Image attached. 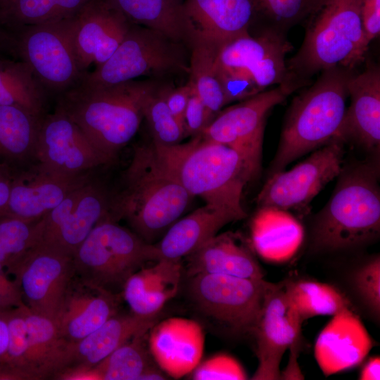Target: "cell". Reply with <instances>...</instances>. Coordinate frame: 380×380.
Returning a JSON list of instances; mask_svg holds the SVG:
<instances>
[{
  "instance_id": "6da1fadb",
  "label": "cell",
  "mask_w": 380,
  "mask_h": 380,
  "mask_svg": "<svg viewBox=\"0 0 380 380\" xmlns=\"http://www.w3.org/2000/svg\"><path fill=\"white\" fill-rule=\"evenodd\" d=\"M192 198L153 144L138 146L115 189L111 217L125 220L133 232L152 243L179 220Z\"/></svg>"
},
{
  "instance_id": "7a4b0ae2",
  "label": "cell",
  "mask_w": 380,
  "mask_h": 380,
  "mask_svg": "<svg viewBox=\"0 0 380 380\" xmlns=\"http://www.w3.org/2000/svg\"><path fill=\"white\" fill-rule=\"evenodd\" d=\"M153 145L189 195L200 197L234 221L246 217L243 191L255 177L236 151L201 136L169 147Z\"/></svg>"
},
{
  "instance_id": "3957f363",
  "label": "cell",
  "mask_w": 380,
  "mask_h": 380,
  "mask_svg": "<svg viewBox=\"0 0 380 380\" xmlns=\"http://www.w3.org/2000/svg\"><path fill=\"white\" fill-rule=\"evenodd\" d=\"M158 88L152 81L135 80L96 87L77 85L56 97L55 107L115 161L119 151L137 132L144 105Z\"/></svg>"
},
{
  "instance_id": "277c9868",
  "label": "cell",
  "mask_w": 380,
  "mask_h": 380,
  "mask_svg": "<svg viewBox=\"0 0 380 380\" xmlns=\"http://www.w3.org/2000/svg\"><path fill=\"white\" fill-rule=\"evenodd\" d=\"M379 167L372 162L343 167L334 192L315 219V248L336 251L376 239L380 232Z\"/></svg>"
},
{
  "instance_id": "5b68a950",
  "label": "cell",
  "mask_w": 380,
  "mask_h": 380,
  "mask_svg": "<svg viewBox=\"0 0 380 380\" xmlns=\"http://www.w3.org/2000/svg\"><path fill=\"white\" fill-rule=\"evenodd\" d=\"M351 70L341 65L325 69L315 82L294 98L270 165L271 175L337 139L346 110Z\"/></svg>"
},
{
  "instance_id": "8992f818",
  "label": "cell",
  "mask_w": 380,
  "mask_h": 380,
  "mask_svg": "<svg viewBox=\"0 0 380 380\" xmlns=\"http://www.w3.org/2000/svg\"><path fill=\"white\" fill-rule=\"evenodd\" d=\"M361 0H315L306 17L300 49L287 64L291 79L305 84L315 74L341 65L353 69L368 46L360 18Z\"/></svg>"
},
{
  "instance_id": "52a82bcc",
  "label": "cell",
  "mask_w": 380,
  "mask_h": 380,
  "mask_svg": "<svg viewBox=\"0 0 380 380\" xmlns=\"http://www.w3.org/2000/svg\"><path fill=\"white\" fill-rule=\"evenodd\" d=\"M110 217L99 222L72 255L74 274L115 294L148 262L159 260L153 243Z\"/></svg>"
},
{
  "instance_id": "ba28073f",
  "label": "cell",
  "mask_w": 380,
  "mask_h": 380,
  "mask_svg": "<svg viewBox=\"0 0 380 380\" xmlns=\"http://www.w3.org/2000/svg\"><path fill=\"white\" fill-rule=\"evenodd\" d=\"M179 70H189L181 43L132 23L111 56L94 71L86 72L78 85L109 86Z\"/></svg>"
},
{
  "instance_id": "9c48e42d",
  "label": "cell",
  "mask_w": 380,
  "mask_h": 380,
  "mask_svg": "<svg viewBox=\"0 0 380 380\" xmlns=\"http://www.w3.org/2000/svg\"><path fill=\"white\" fill-rule=\"evenodd\" d=\"M302 323L283 284L268 282L252 333L258 359L253 379H291L292 370L296 379H303L295 357Z\"/></svg>"
},
{
  "instance_id": "30bf717a",
  "label": "cell",
  "mask_w": 380,
  "mask_h": 380,
  "mask_svg": "<svg viewBox=\"0 0 380 380\" xmlns=\"http://www.w3.org/2000/svg\"><path fill=\"white\" fill-rule=\"evenodd\" d=\"M68 19L13 30L18 58L27 64L51 98L77 86L86 74L75 56Z\"/></svg>"
},
{
  "instance_id": "8fae6325",
  "label": "cell",
  "mask_w": 380,
  "mask_h": 380,
  "mask_svg": "<svg viewBox=\"0 0 380 380\" xmlns=\"http://www.w3.org/2000/svg\"><path fill=\"white\" fill-rule=\"evenodd\" d=\"M190 277V296L202 313L229 334H252L268 281L217 274Z\"/></svg>"
},
{
  "instance_id": "7c38bea8",
  "label": "cell",
  "mask_w": 380,
  "mask_h": 380,
  "mask_svg": "<svg viewBox=\"0 0 380 380\" xmlns=\"http://www.w3.org/2000/svg\"><path fill=\"white\" fill-rule=\"evenodd\" d=\"M100 170L43 217L39 243L72 256L94 227L111 217L115 189L99 175Z\"/></svg>"
},
{
  "instance_id": "4fadbf2b",
  "label": "cell",
  "mask_w": 380,
  "mask_h": 380,
  "mask_svg": "<svg viewBox=\"0 0 380 380\" xmlns=\"http://www.w3.org/2000/svg\"><path fill=\"white\" fill-rule=\"evenodd\" d=\"M302 86L300 82L289 80L227 107L215 117L200 136L236 151L255 177L261 166L267 113Z\"/></svg>"
},
{
  "instance_id": "5bb4252c",
  "label": "cell",
  "mask_w": 380,
  "mask_h": 380,
  "mask_svg": "<svg viewBox=\"0 0 380 380\" xmlns=\"http://www.w3.org/2000/svg\"><path fill=\"white\" fill-rule=\"evenodd\" d=\"M342 141L334 139L316 149L293 168L270 175L258 195L260 208L283 211L307 207L343 169Z\"/></svg>"
},
{
  "instance_id": "9a60e30c",
  "label": "cell",
  "mask_w": 380,
  "mask_h": 380,
  "mask_svg": "<svg viewBox=\"0 0 380 380\" xmlns=\"http://www.w3.org/2000/svg\"><path fill=\"white\" fill-rule=\"evenodd\" d=\"M6 270L30 310L53 321L74 274L72 256L37 243Z\"/></svg>"
},
{
  "instance_id": "2e32d148",
  "label": "cell",
  "mask_w": 380,
  "mask_h": 380,
  "mask_svg": "<svg viewBox=\"0 0 380 380\" xmlns=\"http://www.w3.org/2000/svg\"><path fill=\"white\" fill-rule=\"evenodd\" d=\"M36 160L48 170L68 176L89 173L114 162L56 107L42 120Z\"/></svg>"
},
{
  "instance_id": "e0dca14e",
  "label": "cell",
  "mask_w": 380,
  "mask_h": 380,
  "mask_svg": "<svg viewBox=\"0 0 380 380\" xmlns=\"http://www.w3.org/2000/svg\"><path fill=\"white\" fill-rule=\"evenodd\" d=\"M268 30L258 37L247 32L223 44L217 50L215 68L244 70L262 91L289 80L285 56L292 46L276 29Z\"/></svg>"
},
{
  "instance_id": "ac0fdd59",
  "label": "cell",
  "mask_w": 380,
  "mask_h": 380,
  "mask_svg": "<svg viewBox=\"0 0 380 380\" xmlns=\"http://www.w3.org/2000/svg\"><path fill=\"white\" fill-rule=\"evenodd\" d=\"M72 45L84 72L105 63L132 24L109 0H91L68 19Z\"/></svg>"
},
{
  "instance_id": "d6986e66",
  "label": "cell",
  "mask_w": 380,
  "mask_h": 380,
  "mask_svg": "<svg viewBox=\"0 0 380 380\" xmlns=\"http://www.w3.org/2000/svg\"><path fill=\"white\" fill-rule=\"evenodd\" d=\"M97 170L68 176L48 170L35 162L13 174L7 215L26 220H40Z\"/></svg>"
},
{
  "instance_id": "ffe728a7",
  "label": "cell",
  "mask_w": 380,
  "mask_h": 380,
  "mask_svg": "<svg viewBox=\"0 0 380 380\" xmlns=\"http://www.w3.org/2000/svg\"><path fill=\"white\" fill-rule=\"evenodd\" d=\"M122 298V294L110 293L73 274L53 322L61 336L75 343L118 314Z\"/></svg>"
},
{
  "instance_id": "44dd1931",
  "label": "cell",
  "mask_w": 380,
  "mask_h": 380,
  "mask_svg": "<svg viewBox=\"0 0 380 380\" xmlns=\"http://www.w3.org/2000/svg\"><path fill=\"white\" fill-rule=\"evenodd\" d=\"M204 333L196 321L170 317L157 322L148 331L147 345L156 364L168 376L179 379L201 362Z\"/></svg>"
},
{
  "instance_id": "7402d4cb",
  "label": "cell",
  "mask_w": 380,
  "mask_h": 380,
  "mask_svg": "<svg viewBox=\"0 0 380 380\" xmlns=\"http://www.w3.org/2000/svg\"><path fill=\"white\" fill-rule=\"evenodd\" d=\"M184 8L191 42L200 39L218 48L248 32L258 18L256 0H185Z\"/></svg>"
},
{
  "instance_id": "603a6c76",
  "label": "cell",
  "mask_w": 380,
  "mask_h": 380,
  "mask_svg": "<svg viewBox=\"0 0 380 380\" xmlns=\"http://www.w3.org/2000/svg\"><path fill=\"white\" fill-rule=\"evenodd\" d=\"M347 90L350 99L337 139H353L368 150L380 145V69L370 64L350 76Z\"/></svg>"
},
{
  "instance_id": "cb8c5ba5",
  "label": "cell",
  "mask_w": 380,
  "mask_h": 380,
  "mask_svg": "<svg viewBox=\"0 0 380 380\" xmlns=\"http://www.w3.org/2000/svg\"><path fill=\"white\" fill-rule=\"evenodd\" d=\"M159 316L160 312L148 316L132 312L125 315L118 312L91 334L75 343H70L67 365L64 369L96 366L134 337L147 333L158 321Z\"/></svg>"
},
{
  "instance_id": "d4e9b609",
  "label": "cell",
  "mask_w": 380,
  "mask_h": 380,
  "mask_svg": "<svg viewBox=\"0 0 380 380\" xmlns=\"http://www.w3.org/2000/svg\"><path fill=\"white\" fill-rule=\"evenodd\" d=\"M187 274H217L263 279L264 273L251 248L231 232L215 235L187 255Z\"/></svg>"
},
{
  "instance_id": "484cf974",
  "label": "cell",
  "mask_w": 380,
  "mask_h": 380,
  "mask_svg": "<svg viewBox=\"0 0 380 380\" xmlns=\"http://www.w3.org/2000/svg\"><path fill=\"white\" fill-rule=\"evenodd\" d=\"M27 329L25 374L27 380L53 379L67 365L70 343L55 322L22 305Z\"/></svg>"
},
{
  "instance_id": "4316f807",
  "label": "cell",
  "mask_w": 380,
  "mask_h": 380,
  "mask_svg": "<svg viewBox=\"0 0 380 380\" xmlns=\"http://www.w3.org/2000/svg\"><path fill=\"white\" fill-rule=\"evenodd\" d=\"M181 260L160 259L143 267L125 282L122 298L131 312L141 316L160 312L165 303L177 293L181 279Z\"/></svg>"
},
{
  "instance_id": "83f0119b",
  "label": "cell",
  "mask_w": 380,
  "mask_h": 380,
  "mask_svg": "<svg viewBox=\"0 0 380 380\" xmlns=\"http://www.w3.org/2000/svg\"><path fill=\"white\" fill-rule=\"evenodd\" d=\"M234 220L227 214L205 204L177 220L155 246L159 260H182Z\"/></svg>"
},
{
  "instance_id": "f1b7e54d",
  "label": "cell",
  "mask_w": 380,
  "mask_h": 380,
  "mask_svg": "<svg viewBox=\"0 0 380 380\" xmlns=\"http://www.w3.org/2000/svg\"><path fill=\"white\" fill-rule=\"evenodd\" d=\"M39 118L14 106H0V164L14 173L37 162Z\"/></svg>"
},
{
  "instance_id": "f546056e",
  "label": "cell",
  "mask_w": 380,
  "mask_h": 380,
  "mask_svg": "<svg viewBox=\"0 0 380 380\" xmlns=\"http://www.w3.org/2000/svg\"><path fill=\"white\" fill-rule=\"evenodd\" d=\"M132 23L181 43L191 42L185 0H109Z\"/></svg>"
},
{
  "instance_id": "4dcf8cb0",
  "label": "cell",
  "mask_w": 380,
  "mask_h": 380,
  "mask_svg": "<svg viewBox=\"0 0 380 380\" xmlns=\"http://www.w3.org/2000/svg\"><path fill=\"white\" fill-rule=\"evenodd\" d=\"M50 98L26 63L12 55H0V106L20 107L44 118Z\"/></svg>"
},
{
  "instance_id": "1f68e13d",
  "label": "cell",
  "mask_w": 380,
  "mask_h": 380,
  "mask_svg": "<svg viewBox=\"0 0 380 380\" xmlns=\"http://www.w3.org/2000/svg\"><path fill=\"white\" fill-rule=\"evenodd\" d=\"M273 219L261 208L252 223L253 246L264 258L272 260L286 258L299 245L301 229L283 210L273 209Z\"/></svg>"
},
{
  "instance_id": "d6a6232c",
  "label": "cell",
  "mask_w": 380,
  "mask_h": 380,
  "mask_svg": "<svg viewBox=\"0 0 380 380\" xmlns=\"http://www.w3.org/2000/svg\"><path fill=\"white\" fill-rule=\"evenodd\" d=\"M91 0H2L0 22L8 29L72 18Z\"/></svg>"
},
{
  "instance_id": "836d02e7",
  "label": "cell",
  "mask_w": 380,
  "mask_h": 380,
  "mask_svg": "<svg viewBox=\"0 0 380 380\" xmlns=\"http://www.w3.org/2000/svg\"><path fill=\"white\" fill-rule=\"evenodd\" d=\"M302 322L318 315H335L350 309V302L336 287L312 280L297 279L283 284Z\"/></svg>"
},
{
  "instance_id": "e575fe53",
  "label": "cell",
  "mask_w": 380,
  "mask_h": 380,
  "mask_svg": "<svg viewBox=\"0 0 380 380\" xmlns=\"http://www.w3.org/2000/svg\"><path fill=\"white\" fill-rule=\"evenodd\" d=\"M148 332L134 337L91 367L93 380H139L156 366L148 348Z\"/></svg>"
},
{
  "instance_id": "d590c367",
  "label": "cell",
  "mask_w": 380,
  "mask_h": 380,
  "mask_svg": "<svg viewBox=\"0 0 380 380\" xmlns=\"http://www.w3.org/2000/svg\"><path fill=\"white\" fill-rule=\"evenodd\" d=\"M190 46L189 80L213 120L226 106L215 70V61L219 48L200 39H194Z\"/></svg>"
},
{
  "instance_id": "8d00e7d4",
  "label": "cell",
  "mask_w": 380,
  "mask_h": 380,
  "mask_svg": "<svg viewBox=\"0 0 380 380\" xmlns=\"http://www.w3.org/2000/svg\"><path fill=\"white\" fill-rule=\"evenodd\" d=\"M43 217L26 220L9 215H0V264L11 267L40 240Z\"/></svg>"
},
{
  "instance_id": "74e56055",
  "label": "cell",
  "mask_w": 380,
  "mask_h": 380,
  "mask_svg": "<svg viewBox=\"0 0 380 380\" xmlns=\"http://www.w3.org/2000/svg\"><path fill=\"white\" fill-rule=\"evenodd\" d=\"M166 91V88H158L148 97L143 108V116L153 137V144L163 147L180 144L186 135L183 125L167 106Z\"/></svg>"
},
{
  "instance_id": "f35d334b",
  "label": "cell",
  "mask_w": 380,
  "mask_h": 380,
  "mask_svg": "<svg viewBox=\"0 0 380 380\" xmlns=\"http://www.w3.org/2000/svg\"><path fill=\"white\" fill-rule=\"evenodd\" d=\"M352 284L361 303L376 320L380 315V258L370 259L352 275Z\"/></svg>"
},
{
  "instance_id": "ab89813d",
  "label": "cell",
  "mask_w": 380,
  "mask_h": 380,
  "mask_svg": "<svg viewBox=\"0 0 380 380\" xmlns=\"http://www.w3.org/2000/svg\"><path fill=\"white\" fill-rule=\"evenodd\" d=\"M258 18L267 19L276 27H287L306 18L315 0H256Z\"/></svg>"
},
{
  "instance_id": "60d3db41",
  "label": "cell",
  "mask_w": 380,
  "mask_h": 380,
  "mask_svg": "<svg viewBox=\"0 0 380 380\" xmlns=\"http://www.w3.org/2000/svg\"><path fill=\"white\" fill-rule=\"evenodd\" d=\"M195 380H241L247 375L239 362L230 355L219 354L200 362L192 372Z\"/></svg>"
},
{
  "instance_id": "b9f144b4",
  "label": "cell",
  "mask_w": 380,
  "mask_h": 380,
  "mask_svg": "<svg viewBox=\"0 0 380 380\" xmlns=\"http://www.w3.org/2000/svg\"><path fill=\"white\" fill-rule=\"evenodd\" d=\"M215 70L226 105L246 100L262 91L244 70Z\"/></svg>"
},
{
  "instance_id": "7bdbcfd3",
  "label": "cell",
  "mask_w": 380,
  "mask_h": 380,
  "mask_svg": "<svg viewBox=\"0 0 380 380\" xmlns=\"http://www.w3.org/2000/svg\"><path fill=\"white\" fill-rule=\"evenodd\" d=\"M212 120L192 84L191 94L183 118L185 134L193 137L200 136Z\"/></svg>"
},
{
  "instance_id": "ee69618b",
  "label": "cell",
  "mask_w": 380,
  "mask_h": 380,
  "mask_svg": "<svg viewBox=\"0 0 380 380\" xmlns=\"http://www.w3.org/2000/svg\"><path fill=\"white\" fill-rule=\"evenodd\" d=\"M360 18L365 42H370L380 34V0H361Z\"/></svg>"
},
{
  "instance_id": "f6af8a7d",
  "label": "cell",
  "mask_w": 380,
  "mask_h": 380,
  "mask_svg": "<svg viewBox=\"0 0 380 380\" xmlns=\"http://www.w3.org/2000/svg\"><path fill=\"white\" fill-rule=\"evenodd\" d=\"M24 303L18 284L8 277L5 267L0 264V310H10Z\"/></svg>"
},
{
  "instance_id": "bcb514c9",
  "label": "cell",
  "mask_w": 380,
  "mask_h": 380,
  "mask_svg": "<svg viewBox=\"0 0 380 380\" xmlns=\"http://www.w3.org/2000/svg\"><path fill=\"white\" fill-rule=\"evenodd\" d=\"M192 83L191 81L175 89H167L165 94L167 106L172 115L183 125L185 108L191 94Z\"/></svg>"
},
{
  "instance_id": "7dc6e473",
  "label": "cell",
  "mask_w": 380,
  "mask_h": 380,
  "mask_svg": "<svg viewBox=\"0 0 380 380\" xmlns=\"http://www.w3.org/2000/svg\"><path fill=\"white\" fill-rule=\"evenodd\" d=\"M13 172L0 164V214L6 210L10 196Z\"/></svg>"
},
{
  "instance_id": "c3c4849f",
  "label": "cell",
  "mask_w": 380,
  "mask_h": 380,
  "mask_svg": "<svg viewBox=\"0 0 380 380\" xmlns=\"http://www.w3.org/2000/svg\"><path fill=\"white\" fill-rule=\"evenodd\" d=\"M0 55L15 57L13 32L0 22Z\"/></svg>"
},
{
  "instance_id": "681fc988",
  "label": "cell",
  "mask_w": 380,
  "mask_h": 380,
  "mask_svg": "<svg viewBox=\"0 0 380 380\" xmlns=\"http://www.w3.org/2000/svg\"><path fill=\"white\" fill-rule=\"evenodd\" d=\"M7 310H0V363L6 358L8 344Z\"/></svg>"
},
{
  "instance_id": "f907efd6",
  "label": "cell",
  "mask_w": 380,
  "mask_h": 380,
  "mask_svg": "<svg viewBox=\"0 0 380 380\" xmlns=\"http://www.w3.org/2000/svg\"><path fill=\"white\" fill-rule=\"evenodd\" d=\"M360 379L362 380H379L380 379L379 356L370 358L362 367Z\"/></svg>"
},
{
  "instance_id": "816d5d0a",
  "label": "cell",
  "mask_w": 380,
  "mask_h": 380,
  "mask_svg": "<svg viewBox=\"0 0 380 380\" xmlns=\"http://www.w3.org/2000/svg\"><path fill=\"white\" fill-rule=\"evenodd\" d=\"M1 1H2V0H0V4H1Z\"/></svg>"
}]
</instances>
